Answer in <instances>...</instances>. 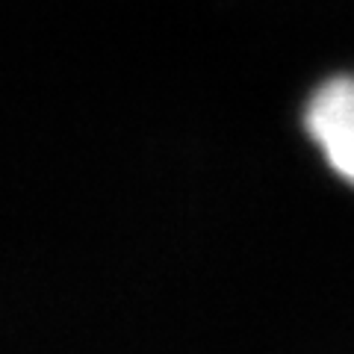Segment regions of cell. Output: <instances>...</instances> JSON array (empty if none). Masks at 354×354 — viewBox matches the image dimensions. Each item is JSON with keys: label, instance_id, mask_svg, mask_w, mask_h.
I'll return each instance as SVG.
<instances>
[{"label": "cell", "instance_id": "cell-1", "mask_svg": "<svg viewBox=\"0 0 354 354\" xmlns=\"http://www.w3.org/2000/svg\"><path fill=\"white\" fill-rule=\"evenodd\" d=\"M310 139L342 180L354 183V77H334L307 104Z\"/></svg>", "mask_w": 354, "mask_h": 354}]
</instances>
